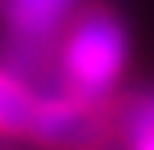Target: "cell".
<instances>
[{"label": "cell", "mask_w": 154, "mask_h": 150, "mask_svg": "<svg viewBox=\"0 0 154 150\" xmlns=\"http://www.w3.org/2000/svg\"><path fill=\"white\" fill-rule=\"evenodd\" d=\"M126 56H130V42H126L123 21L105 7L84 10L60 49L63 91L88 101H109V94L123 77Z\"/></svg>", "instance_id": "cell-1"}, {"label": "cell", "mask_w": 154, "mask_h": 150, "mask_svg": "<svg viewBox=\"0 0 154 150\" xmlns=\"http://www.w3.org/2000/svg\"><path fill=\"white\" fill-rule=\"evenodd\" d=\"M28 136L49 150H105L116 136L105 101H88L70 91L38 94Z\"/></svg>", "instance_id": "cell-2"}, {"label": "cell", "mask_w": 154, "mask_h": 150, "mask_svg": "<svg viewBox=\"0 0 154 150\" xmlns=\"http://www.w3.org/2000/svg\"><path fill=\"white\" fill-rule=\"evenodd\" d=\"M74 0H4V21L14 42L25 46H53L63 32Z\"/></svg>", "instance_id": "cell-3"}, {"label": "cell", "mask_w": 154, "mask_h": 150, "mask_svg": "<svg viewBox=\"0 0 154 150\" xmlns=\"http://www.w3.org/2000/svg\"><path fill=\"white\" fill-rule=\"evenodd\" d=\"M35 108H38V91L11 66H0V133L28 136Z\"/></svg>", "instance_id": "cell-4"}, {"label": "cell", "mask_w": 154, "mask_h": 150, "mask_svg": "<svg viewBox=\"0 0 154 150\" xmlns=\"http://www.w3.org/2000/svg\"><path fill=\"white\" fill-rule=\"evenodd\" d=\"M119 129L130 150H154V94H137L123 105Z\"/></svg>", "instance_id": "cell-5"}]
</instances>
